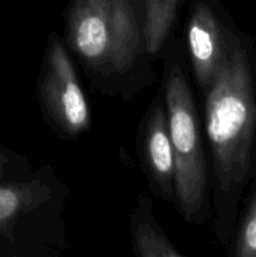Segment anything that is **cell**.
Here are the masks:
<instances>
[{
	"mask_svg": "<svg viewBox=\"0 0 256 257\" xmlns=\"http://www.w3.org/2000/svg\"><path fill=\"white\" fill-rule=\"evenodd\" d=\"M133 251L140 257H187L171 242L153 213V201L148 193L137 197L130 221Z\"/></svg>",
	"mask_w": 256,
	"mask_h": 257,
	"instance_id": "cell-8",
	"label": "cell"
},
{
	"mask_svg": "<svg viewBox=\"0 0 256 257\" xmlns=\"http://www.w3.org/2000/svg\"><path fill=\"white\" fill-rule=\"evenodd\" d=\"M203 97L213 231L230 252L243 193L256 168V39L238 29L232 52Z\"/></svg>",
	"mask_w": 256,
	"mask_h": 257,
	"instance_id": "cell-1",
	"label": "cell"
},
{
	"mask_svg": "<svg viewBox=\"0 0 256 257\" xmlns=\"http://www.w3.org/2000/svg\"><path fill=\"white\" fill-rule=\"evenodd\" d=\"M181 0H143L145 40L152 59L162 57L166 43L172 35Z\"/></svg>",
	"mask_w": 256,
	"mask_h": 257,
	"instance_id": "cell-9",
	"label": "cell"
},
{
	"mask_svg": "<svg viewBox=\"0 0 256 257\" xmlns=\"http://www.w3.org/2000/svg\"><path fill=\"white\" fill-rule=\"evenodd\" d=\"M245 210L240 213L230 253L233 257H256V168Z\"/></svg>",
	"mask_w": 256,
	"mask_h": 257,
	"instance_id": "cell-10",
	"label": "cell"
},
{
	"mask_svg": "<svg viewBox=\"0 0 256 257\" xmlns=\"http://www.w3.org/2000/svg\"><path fill=\"white\" fill-rule=\"evenodd\" d=\"M162 58V90L176 162L175 205L186 222L203 226L210 220L212 208L210 167L182 40L171 35Z\"/></svg>",
	"mask_w": 256,
	"mask_h": 257,
	"instance_id": "cell-3",
	"label": "cell"
},
{
	"mask_svg": "<svg viewBox=\"0 0 256 257\" xmlns=\"http://www.w3.org/2000/svg\"><path fill=\"white\" fill-rule=\"evenodd\" d=\"M141 127L140 150L151 190L163 201L175 203L176 162L162 89Z\"/></svg>",
	"mask_w": 256,
	"mask_h": 257,
	"instance_id": "cell-7",
	"label": "cell"
},
{
	"mask_svg": "<svg viewBox=\"0 0 256 257\" xmlns=\"http://www.w3.org/2000/svg\"><path fill=\"white\" fill-rule=\"evenodd\" d=\"M43 115L57 135L77 140L90 127V109L69 53L57 33L48 39L38 82Z\"/></svg>",
	"mask_w": 256,
	"mask_h": 257,
	"instance_id": "cell-5",
	"label": "cell"
},
{
	"mask_svg": "<svg viewBox=\"0 0 256 257\" xmlns=\"http://www.w3.org/2000/svg\"><path fill=\"white\" fill-rule=\"evenodd\" d=\"M70 188L52 166L0 183V256L57 257L69 250Z\"/></svg>",
	"mask_w": 256,
	"mask_h": 257,
	"instance_id": "cell-4",
	"label": "cell"
},
{
	"mask_svg": "<svg viewBox=\"0 0 256 257\" xmlns=\"http://www.w3.org/2000/svg\"><path fill=\"white\" fill-rule=\"evenodd\" d=\"M64 37L102 94L130 100L155 83L143 0H73L64 15Z\"/></svg>",
	"mask_w": 256,
	"mask_h": 257,
	"instance_id": "cell-2",
	"label": "cell"
},
{
	"mask_svg": "<svg viewBox=\"0 0 256 257\" xmlns=\"http://www.w3.org/2000/svg\"><path fill=\"white\" fill-rule=\"evenodd\" d=\"M33 172L32 163L27 157L0 145V183L24 180Z\"/></svg>",
	"mask_w": 256,
	"mask_h": 257,
	"instance_id": "cell-11",
	"label": "cell"
},
{
	"mask_svg": "<svg viewBox=\"0 0 256 257\" xmlns=\"http://www.w3.org/2000/svg\"><path fill=\"white\" fill-rule=\"evenodd\" d=\"M240 28L215 0H195L186 22L191 74L202 93L210 90L232 52Z\"/></svg>",
	"mask_w": 256,
	"mask_h": 257,
	"instance_id": "cell-6",
	"label": "cell"
}]
</instances>
